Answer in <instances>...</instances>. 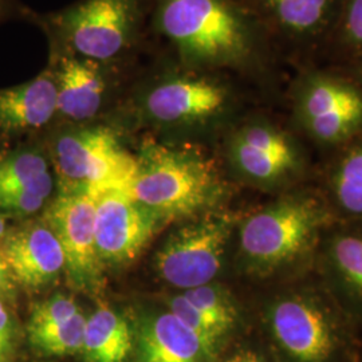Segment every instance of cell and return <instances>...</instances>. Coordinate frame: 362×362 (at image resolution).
Instances as JSON below:
<instances>
[{"label": "cell", "mask_w": 362, "mask_h": 362, "mask_svg": "<svg viewBox=\"0 0 362 362\" xmlns=\"http://www.w3.org/2000/svg\"><path fill=\"white\" fill-rule=\"evenodd\" d=\"M133 346L129 324L113 309L100 306L86 318L81 350L85 362H127Z\"/></svg>", "instance_id": "ac0fdd59"}, {"label": "cell", "mask_w": 362, "mask_h": 362, "mask_svg": "<svg viewBox=\"0 0 362 362\" xmlns=\"http://www.w3.org/2000/svg\"><path fill=\"white\" fill-rule=\"evenodd\" d=\"M79 311L73 298L57 294L33 308L28 321V333L65 324Z\"/></svg>", "instance_id": "d4e9b609"}, {"label": "cell", "mask_w": 362, "mask_h": 362, "mask_svg": "<svg viewBox=\"0 0 362 362\" xmlns=\"http://www.w3.org/2000/svg\"><path fill=\"white\" fill-rule=\"evenodd\" d=\"M227 152L233 168L263 184L287 179L302 163L294 140L267 121H250L233 130Z\"/></svg>", "instance_id": "4fadbf2b"}, {"label": "cell", "mask_w": 362, "mask_h": 362, "mask_svg": "<svg viewBox=\"0 0 362 362\" xmlns=\"http://www.w3.org/2000/svg\"><path fill=\"white\" fill-rule=\"evenodd\" d=\"M46 199L27 191L0 194V211L16 215L35 214L43 207Z\"/></svg>", "instance_id": "4316f807"}, {"label": "cell", "mask_w": 362, "mask_h": 362, "mask_svg": "<svg viewBox=\"0 0 362 362\" xmlns=\"http://www.w3.org/2000/svg\"><path fill=\"white\" fill-rule=\"evenodd\" d=\"M332 258L345 282L362 296V238H337L332 246Z\"/></svg>", "instance_id": "cb8c5ba5"}, {"label": "cell", "mask_w": 362, "mask_h": 362, "mask_svg": "<svg viewBox=\"0 0 362 362\" xmlns=\"http://www.w3.org/2000/svg\"><path fill=\"white\" fill-rule=\"evenodd\" d=\"M270 35L308 43L334 28L344 0H252Z\"/></svg>", "instance_id": "e0dca14e"}, {"label": "cell", "mask_w": 362, "mask_h": 362, "mask_svg": "<svg viewBox=\"0 0 362 362\" xmlns=\"http://www.w3.org/2000/svg\"><path fill=\"white\" fill-rule=\"evenodd\" d=\"M94 196L61 192L47 208L45 223L62 247L70 284L90 296L104 287V263L98 257L94 235Z\"/></svg>", "instance_id": "9c48e42d"}, {"label": "cell", "mask_w": 362, "mask_h": 362, "mask_svg": "<svg viewBox=\"0 0 362 362\" xmlns=\"http://www.w3.org/2000/svg\"><path fill=\"white\" fill-rule=\"evenodd\" d=\"M134 153L136 172L127 192L160 219L191 216L219 199L216 165L194 144L145 136Z\"/></svg>", "instance_id": "3957f363"}, {"label": "cell", "mask_w": 362, "mask_h": 362, "mask_svg": "<svg viewBox=\"0 0 362 362\" xmlns=\"http://www.w3.org/2000/svg\"><path fill=\"white\" fill-rule=\"evenodd\" d=\"M151 38L188 69L250 79L272 69V35L252 0H151Z\"/></svg>", "instance_id": "6da1fadb"}, {"label": "cell", "mask_w": 362, "mask_h": 362, "mask_svg": "<svg viewBox=\"0 0 362 362\" xmlns=\"http://www.w3.org/2000/svg\"><path fill=\"white\" fill-rule=\"evenodd\" d=\"M169 308L170 313L175 314L182 324L187 325L208 346L216 351L219 349L223 338L230 333L221 325L208 318L202 311L197 310L182 294L172 298L169 300Z\"/></svg>", "instance_id": "603a6c76"}, {"label": "cell", "mask_w": 362, "mask_h": 362, "mask_svg": "<svg viewBox=\"0 0 362 362\" xmlns=\"http://www.w3.org/2000/svg\"><path fill=\"white\" fill-rule=\"evenodd\" d=\"M182 296L208 318L221 325L228 332L233 329L238 313L230 293L221 286L214 284L197 286L185 290Z\"/></svg>", "instance_id": "7402d4cb"}, {"label": "cell", "mask_w": 362, "mask_h": 362, "mask_svg": "<svg viewBox=\"0 0 362 362\" xmlns=\"http://www.w3.org/2000/svg\"><path fill=\"white\" fill-rule=\"evenodd\" d=\"M3 252L13 279L26 288H42L65 272L62 247L50 227L34 223L10 233Z\"/></svg>", "instance_id": "5bb4252c"}, {"label": "cell", "mask_w": 362, "mask_h": 362, "mask_svg": "<svg viewBox=\"0 0 362 362\" xmlns=\"http://www.w3.org/2000/svg\"><path fill=\"white\" fill-rule=\"evenodd\" d=\"M294 97L299 124L318 143H344L362 129V88L349 79L310 70Z\"/></svg>", "instance_id": "52a82bcc"}, {"label": "cell", "mask_w": 362, "mask_h": 362, "mask_svg": "<svg viewBox=\"0 0 362 362\" xmlns=\"http://www.w3.org/2000/svg\"><path fill=\"white\" fill-rule=\"evenodd\" d=\"M356 77L358 78V81L362 85V58L358 59V65L356 67Z\"/></svg>", "instance_id": "1f68e13d"}, {"label": "cell", "mask_w": 362, "mask_h": 362, "mask_svg": "<svg viewBox=\"0 0 362 362\" xmlns=\"http://www.w3.org/2000/svg\"><path fill=\"white\" fill-rule=\"evenodd\" d=\"M52 160L61 192L127 191L136 172V153L128 149L116 127L103 122L76 124L57 133Z\"/></svg>", "instance_id": "5b68a950"}, {"label": "cell", "mask_w": 362, "mask_h": 362, "mask_svg": "<svg viewBox=\"0 0 362 362\" xmlns=\"http://www.w3.org/2000/svg\"><path fill=\"white\" fill-rule=\"evenodd\" d=\"M86 317L79 311L71 320L50 329L30 332L33 346L49 356L76 354L82 350Z\"/></svg>", "instance_id": "ffe728a7"}, {"label": "cell", "mask_w": 362, "mask_h": 362, "mask_svg": "<svg viewBox=\"0 0 362 362\" xmlns=\"http://www.w3.org/2000/svg\"><path fill=\"white\" fill-rule=\"evenodd\" d=\"M334 191L342 208L362 215V144L350 149L334 176Z\"/></svg>", "instance_id": "44dd1931"}, {"label": "cell", "mask_w": 362, "mask_h": 362, "mask_svg": "<svg viewBox=\"0 0 362 362\" xmlns=\"http://www.w3.org/2000/svg\"><path fill=\"white\" fill-rule=\"evenodd\" d=\"M151 0H78L50 13L30 11L49 49L94 61L136 65L149 42Z\"/></svg>", "instance_id": "7a4b0ae2"}, {"label": "cell", "mask_w": 362, "mask_h": 362, "mask_svg": "<svg viewBox=\"0 0 362 362\" xmlns=\"http://www.w3.org/2000/svg\"><path fill=\"white\" fill-rule=\"evenodd\" d=\"M93 196L95 246L101 262L119 266L134 260L153 238L161 219L127 191L109 189Z\"/></svg>", "instance_id": "8fae6325"}, {"label": "cell", "mask_w": 362, "mask_h": 362, "mask_svg": "<svg viewBox=\"0 0 362 362\" xmlns=\"http://www.w3.org/2000/svg\"><path fill=\"white\" fill-rule=\"evenodd\" d=\"M230 236L224 219L200 220L169 236L157 254V272L169 285L194 288L211 284L221 269Z\"/></svg>", "instance_id": "30bf717a"}, {"label": "cell", "mask_w": 362, "mask_h": 362, "mask_svg": "<svg viewBox=\"0 0 362 362\" xmlns=\"http://www.w3.org/2000/svg\"><path fill=\"white\" fill-rule=\"evenodd\" d=\"M47 65L57 83L58 116L74 124L93 122L109 98L129 85L139 69V64H106L54 49H49Z\"/></svg>", "instance_id": "ba28073f"}, {"label": "cell", "mask_w": 362, "mask_h": 362, "mask_svg": "<svg viewBox=\"0 0 362 362\" xmlns=\"http://www.w3.org/2000/svg\"><path fill=\"white\" fill-rule=\"evenodd\" d=\"M58 116V94L52 67L13 88L0 89V133L15 136L47 127Z\"/></svg>", "instance_id": "9a60e30c"}, {"label": "cell", "mask_w": 362, "mask_h": 362, "mask_svg": "<svg viewBox=\"0 0 362 362\" xmlns=\"http://www.w3.org/2000/svg\"><path fill=\"white\" fill-rule=\"evenodd\" d=\"M28 13L30 10L19 6L16 0H0V23L15 15H21L27 19Z\"/></svg>", "instance_id": "f546056e"}, {"label": "cell", "mask_w": 362, "mask_h": 362, "mask_svg": "<svg viewBox=\"0 0 362 362\" xmlns=\"http://www.w3.org/2000/svg\"><path fill=\"white\" fill-rule=\"evenodd\" d=\"M334 28L341 45L357 59H361L362 0H344Z\"/></svg>", "instance_id": "484cf974"}, {"label": "cell", "mask_w": 362, "mask_h": 362, "mask_svg": "<svg viewBox=\"0 0 362 362\" xmlns=\"http://www.w3.org/2000/svg\"><path fill=\"white\" fill-rule=\"evenodd\" d=\"M4 231H6V220L3 219L0 215V238L4 235Z\"/></svg>", "instance_id": "d6a6232c"}, {"label": "cell", "mask_w": 362, "mask_h": 362, "mask_svg": "<svg viewBox=\"0 0 362 362\" xmlns=\"http://www.w3.org/2000/svg\"><path fill=\"white\" fill-rule=\"evenodd\" d=\"M272 339L287 362H329L336 350L334 327L308 298L290 296L269 310Z\"/></svg>", "instance_id": "7c38bea8"}, {"label": "cell", "mask_w": 362, "mask_h": 362, "mask_svg": "<svg viewBox=\"0 0 362 362\" xmlns=\"http://www.w3.org/2000/svg\"><path fill=\"white\" fill-rule=\"evenodd\" d=\"M224 362H267L264 358H262L259 354L250 351V350H243V351H238L236 354H233V357H230L228 360Z\"/></svg>", "instance_id": "4dcf8cb0"}, {"label": "cell", "mask_w": 362, "mask_h": 362, "mask_svg": "<svg viewBox=\"0 0 362 362\" xmlns=\"http://www.w3.org/2000/svg\"><path fill=\"white\" fill-rule=\"evenodd\" d=\"M133 348L139 362H215L218 354L170 311L144 320Z\"/></svg>", "instance_id": "2e32d148"}, {"label": "cell", "mask_w": 362, "mask_h": 362, "mask_svg": "<svg viewBox=\"0 0 362 362\" xmlns=\"http://www.w3.org/2000/svg\"><path fill=\"white\" fill-rule=\"evenodd\" d=\"M324 219L315 200L284 199L246 220L240 230L242 254L255 272H274L309 248Z\"/></svg>", "instance_id": "8992f818"}, {"label": "cell", "mask_w": 362, "mask_h": 362, "mask_svg": "<svg viewBox=\"0 0 362 362\" xmlns=\"http://www.w3.org/2000/svg\"><path fill=\"white\" fill-rule=\"evenodd\" d=\"M13 346V322L10 313L0 300V362H8Z\"/></svg>", "instance_id": "83f0119b"}, {"label": "cell", "mask_w": 362, "mask_h": 362, "mask_svg": "<svg viewBox=\"0 0 362 362\" xmlns=\"http://www.w3.org/2000/svg\"><path fill=\"white\" fill-rule=\"evenodd\" d=\"M54 189L47 157L38 148L0 156V194L27 191L47 199Z\"/></svg>", "instance_id": "d6986e66"}, {"label": "cell", "mask_w": 362, "mask_h": 362, "mask_svg": "<svg viewBox=\"0 0 362 362\" xmlns=\"http://www.w3.org/2000/svg\"><path fill=\"white\" fill-rule=\"evenodd\" d=\"M13 274L10 270V266L6 260L3 248L0 247V297L8 296L13 288Z\"/></svg>", "instance_id": "f1b7e54d"}, {"label": "cell", "mask_w": 362, "mask_h": 362, "mask_svg": "<svg viewBox=\"0 0 362 362\" xmlns=\"http://www.w3.org/2000/svg\"><path fill=\"white\" fill-rule=\"evenodd\" d=\"M129 89L133 110L163 129L207 127L230 110L235 98L231 76L188 69L163 54L139 66Z\"/></svg>", "instance_id": "277c9868"}]
</instances>
